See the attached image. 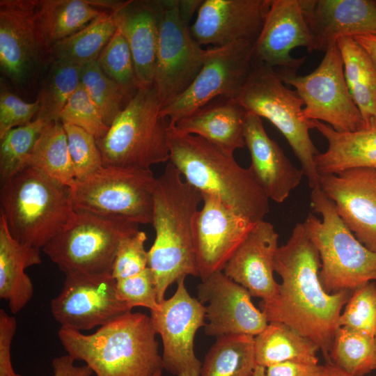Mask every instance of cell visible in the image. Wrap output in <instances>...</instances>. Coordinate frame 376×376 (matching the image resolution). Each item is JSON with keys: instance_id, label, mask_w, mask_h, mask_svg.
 I'll list each match as a JSON object with an SVG mask.
<instances>
[{"instance_id": "1", "label": "cell", "mask_w": 376, "mask_h": 376, "mask_svg": "<svg viewBox=\"0 0 376 376\" xmlns=\"http://www.w3.org/2000/svg\"><path fill=\"white\" fill-rule=\"evenodd\" d=\"M320 268L319 253L304 224L297 223L275 254L274 272L281 279L278 293L260 306L268 322L285 323L314 341L327 363L341 311L352 291L327 293L320 280Z\"/></svg>"}, {"instance_id": "2", "label": "cell", "mask_w": 376, "mask_h": 376, "mask_svg": "<svg viewBox=\"0 0 376 376\" xmlns=\"http://www.w3.org/2000/svg\"><path fill=\"white\" fill-rule=\"evenodd\" d=\"M201 202V193L169 162L157 180L151 224L155 239L148 251L159 303L173 283L187 276H198L193 223Z\"/></svg>"}, {"instance_id": "3", "label": "cell", "mask_w": 376, "mask_h": 376, "mask_svg": "<svg viewBox=\"0 0 376 376\" xmlns=\"http://www.w3.org/2000/svg\"><path fill=\"white\" fill-rule=\"evenodd\" d=\"M169 141L170 163L187 182L254 223L264 220L269 211V198L249 169L239 165L233 154L178 131L171 122Z\"/></svg>"}, {"instance_id": "4", "label": "cell", "mask_w": 376, "mask_h": 376, "mask_svg": "<svg viewBox=\"0 0 376 376\" xmlns=\"http://www.w3.org/2000/svg\"><path fill=\"white\" fill-rule=\"evenodd\" d=\"M150 316L124 314L91 334L61 327L58 339L97 376H155L163 369Z\"/></svg>"}, {"instance_id": "5", "label": "cell", "mask_w": 376, "mask_h": 376, "mask_svg": "<svg viewBox=\"0 0 376 376\" xmlns=\"http://www.w3.org/2000/svg\"><path fill=\"white\" fill-rule=\"evenodd\" d=\"M0 213L19 243L42 249L72 220L71 189L27 167L1 183Z\"/></svg>"}, {"instance_id": "6", "label": "cell", "mask_w": 376, "mask_h": 376, "mask_svg": "<svg viewBox=\"0 0 376 376\" xmlns=\"http://www.w3.org/2000/svg\"><path fill=\"white\" fill-rule=\"evenodd\" d=\"M311 204L322 219L309 214L304 224L321 262L320 280L327 293L353 291L376 281V252L361 243L320 188L312 189Z\"/></svg>"}, {"instance_id": "7", "label": "cell", "mask_w": 376, "mask_h": 376, "mask_svg": "<svg viewBox=\"0 0 376 376\" xmlns=\"http://www.w3.org/2000/svg\"><path fill=\"white\" fill-rule=\"evenodd\" d=\"M154 86L136 93L97 143L105 166L150 169L169 160V120L162 116Z\"/></svg>"}, {"instance_id": "8", "label": "cell", "mask_w": 376, "mask_h": 376, "mask_svg": "<svg viewBox=\"0 0 376 376\" xmlns=\"http://www.w3.org/2000/svg\"><path fill=\"white\" fill-rule=\"evenodd\" d=\"M248 113L269 120L283 134L300 162L309 187L320 188L315 157L319 151L309 130L313 121L304 113V101L296 91L286 87L279 73L253 58L247 79L236 97Z\"/></svg>"}, {"instance_id": "9", "label": "cell", "mask_w": 376, "mask_h": 376, "mask_svg": "<svg viewBox=\"0 0 376 376\" xmlns=\"http://www.w3.org/2000/svg\"><path fill=\"white\" fill-rule=\"evenodd\" d=\"M139 225L124 218L75 210L70 223L42 250L65 276L111 274L121 241L138 232Z\"/></svg>"}, {"instance_id": "10", "label": "cell", "mask_w": 376, "mask_h": 376, "mask_svg": "<svg viewBox=\"0 0 376 376\" xmlns=\"http://www.w3.org/2000/svg\"><path fill=\"white\" fill-rule=\"evenodd\" d=\"M157 178L150 169L103 166L70 187L76 211L152 224Z\"/></svg>"}, {"instance_id": "11", "label": "cell", "mask_w": 376, "mask_h": 376, "mask_svg": "<svg viewBox=\"0 0 376 376\" xmlns=\"http://www.w3.org/2000/svg\"><path fill=\"white\" fill-rule=\"evenodd\" d=\"M304 101V113L310 120L324 122L338 132L366 127L346 84L343 59L337 43L331 45L318 68L308 75L279 73Z\"/></svg>"}, {"instance_id": "12", "label": "cell", "mask_w": 376, "mask_h": 376, "mask_svg": "<svg viewBox=\"0 0 376 376\" xmlns=\"http://www.w3.org/2000/svg\"><path fill=\"white\" fill-rule=\"evenodd\" d=\"M252 42L208 48L206 60L188 88L160 109L171 123L189 116L218 97L235 98L251 70Z\"/></svg>"}, {"instance_id": "13", "label": "cell", "mask_w": 376, "mask_h": 376, "mask_svg": "<svg viewBox=\"0 0 376 376\" xmlns=\"http://www.w3.org/2000/svg\"><path fill=\"white\" fill-rule=\"evenodd\" d=\"M162 19L153 85L161 108L185 92L202 68L208 53L192 37L178 0L160 1Z\"/></svg>"}, {"instance_id": "14", "label": "cell", "mask_w": 376, "mask_h": 376, "mask_svg": "<svg viewBox=\"0 0 376 376\" xmlns=\"http://www.w3.org/2000/svg\"><path fill=\"white\" fill-rule=\"evenodd\" d=\"M177 281L173 295L150 311L153 327L162 341L163 369L174 376H201L202 363L194 352L197 331L206 324L205 308Z\"/></svg>"}, {"instance_id": "15", "label": "cell", "mask_w": 376, "mask_h": 376, "mask_svg": "<svg viewBox=\"0 0 376 376\" xmlns=\"http://www.w3.org/2000/svg\"><path fill=\"white\" fill-rule=\"evenodd\" d=\"M111 274L65 276L60 293L51 301L53 318L76 331L103 326L132 311L118 297Z\"/></svg>"}, {"instance_id": "16", "label": "cell", "mask_w": 376, "mask_h": 376, "mask_svg": "<svg viewBox=\"0 0 376 376\" xmlns=\"http://www.w3.org/2000/svg\"><path fill=\"white\" fill-rule=\"evenodd\" d=\"M202 194L193 223V244L201 281L223 271L256 223L237 214L217 197Z\"/></svg>"}, {"instance_id": "17", "label": "cell", "mask_w": 376, "mask_h": 376, "mask_svg": "<svg viewBox=\"0 0 376 376\" xmlns=\"http://www.w3.org/2000/svg\"><path fill=\"white\" fill-rule=\"evenodd\" d=\"M197 295L205 308V332L208 336L218 338L243 334L254 337L268 324L263 311L253 304L249 292L223 271L201 281Z\"/></svg>"}, {"instance_id": "18", "label": "cell", "mask_w": 376, "mask_h": 376, "mask_svg": "<svg viewBox=\"0 0 376 376\" xmlns=\"http://www.w3.org/2000/svg\"><path fill=\"white\" fill-rule=\"evenodd\" d=\"M37 0L0 1V66L14 84L22 86L48 61L35 22Z\"/></svg>"}, {"instance_id": "19", "label": "cell", "mask_w": 376, "mask_h": 376, "mask_svg": "<svg viewBox=\"0 0 376 376\" xmlns=\"http://www.w3.org/2000/svg\"><path fill=\"white\" fill-rule=\"evenodd\" d=\"M320 188L357 239L376 252V169L320 175Z\"/></svg>"}, {"instance_id": "20", "label": "cell", "mask_w": 376, "mask_h": 376, "mask_svg": "<svg viewBox=\"0 0 376 376\" xmlns=\"http://www.w3.org/2000/svg\"><path fill=\"white\" fill-rule=\"evenodd\" d=\"M298 47H306L308 52L315 51L301 0H271L253 44V58L272 68L283 67L295 74L306 60L305 56L290 55L292 49Z\"/></svg>"}, {"instance_id": "21", "label": "cell", "mask_w": 376, "mask_h": 376, "mask_svg": "<svg viewBox=\"0 0 376 376\" xmlns=\"http://www.w3.org/2000/svg\"><path fill=\"white\" fill-rule=\"evenodd\" d=\"M271 0H205L190 26L201 45L222 47L239 41L255 42Z\"/></svg>"}, {"instance_id": "22", "label": "cell", "mask_w": 376, "mask_h": 376, "mask_svg": "<svg viewBox=\"0 0 376 376\" xmlns=\"http://www.w3.org/2000/svg\"><path fill=\"white\" fill-rule=\"evenodd\" d=\"M279 235L265 220L256 222L225 265L223 272L245 288L252 297L268 301L278 293L274 276Z\"/></svg>"}, {"instance_id": "23", "label": "cell", "mask_w": 376, "mask_h": 376, "mask_svg": "<svg viewBox=\"0 0 376 376\" xmlns=\"http://www.w3.org/2000/svg\"><path fill=\"white\" fill-rule=\"evenodd\" d=\"M315 51L339 38L376 35V0H301Z\"/></svg>"}, {"instance_id": "24", "label": "cell", "mask_w": 376, "mask_h": 376, "mask_svg": "<svg viewBox=\"0 0 376 376\" xmlns=\"http://www.w3.org/2000/svg\"><path fill=\"white\" fill-rule=\"evenodd\" d=\"M244 136L251 156L249 170L267 198L281 203L301 183V169L295 166L267 134L262 119L247 112Z\"/></svg>"}, {"instance_id": "25", "label": "cell", "mask_w": 376, "mask_h": 376, "mask_svg": "<svg viewBox=\"0 0 376 376\" xmlns=\"http://www.w3.org/2000/svg\"><path fill=\"white\" fill-rule=\"evenodd\" d=\"M131 51L139 87L153 85L162 19L160 1H125L116 10Z\"/></svg>"}, {"instance_id": "26", "label": "cell", "mask_w": 376, "mask_h": 376, "mask_svg": "<svg viewBox=\"0 0 376 376\" xmlns=\"http://www.w3.org/2000/svg\"><path fill=\"white\" fill-rule=\"evenodd\" d=\"M247 111L235 98L218 97L173 123L185 134L200 136L233 154L245 146L244 131Z\"/></svg>"}, {"instance_id": "27", "label": "cell", "mask_w": 376, "mask_h": 376, "mask_svg": "<svg viewBox=\"0 0 376 376\" xmlns=\"http://www.w3.org/2000/svg\"><path fill=\"white\" fill-rule=\"evenodd\" d=\"M313 128L325 138L327 148L315 157L320 175L336 174L354 168L376 169V125L354 132H338L312 120Z\"/></svg>"}, {"instance_id": "28", "label": "cell", "mask_w": 376, "mask_h": 376, "mask_svg": "<svg viewBox=\"0 0 376 376\" xmlns=\"http://www.w3.org/2000/svg\"><path fill=\"white\" fill-rule=\"evenodd\" d=\"M40 249L24 245L11 235L0 213V298L13 314L19 313L33 295V286L25 269L40 264Z\"/></svg>"}, {"instance_id": "29", "label": "cell", "mask_w": 376, "mask_h": 376, "mask_svg": "<svg viewBox=\"0 0 376 376\" xmlns=\"http://www.w3.org/2000/svg\"><path fill=\"white\" fill-rule=\"evenodd\" d=\"M108 12L93 0H37L35 22L47 60L55 44Z\"/></svg>"}, {"instance_id": "30", "label": "cell", "mask_w": 376, "mask_h": 376, "mask_svg": "<svg viewBox=\"0 0 376 376\" xmlns=\"http://www.w3.org/2000/svg\"><path fill=\"white\" fill-rule=\"evenodd\" d=\"M344 75L350 96L366 127L376 125V65L368 53L352 38L337 40Z\"/></svg>"}, {"instance_id": "31", "label": "cell", "mask_w": 376, "mask_h": 376, "mask_svg": "<svg viewBox=\"0 0 376 376\" xmlns=\"http://www.w3.org/2000/svg\"><path fill=\"white\" fill-rule=\"evenodd\" d=\"M319 350L314 341L280 322H269L254 336L256 365L265 368L285 361L318 363Z\"/></svg>"}, {"instance_id": "32", "label": "cell", "mask_w": 376, "mask_h": 376, "mask_svg": "<svg viewBox=\"0 0 376 376\" xmlns=\"http://www.w3.org/2000/svg\"><path fill=\"white\" fill-rule=\"evenodd\" d=\"M54 180L71 187L76 175L63 123L54 121L39 136L27 163Z\"/></svg>"}, {"instance_id": "33", "label": "cell", "mask_w": 376, "mask_h": 376, "mask_svg": "<svg viewBox=\"0 0 376 376\" xmlns=\"http://www.w3.org/2000/svg\"><path fill=\"white\" fill-rule=\"evenodd\" d=\"M116 10L98 17L84 28L55 44L49 58L83 65L97 61L118 30Z\"/></svg>"}, {"instance_id": "34", "label": "cell", "mask_w": 376, "mask_h": 376, "mask_svg": "<svg viewBox=\"0 0 376 376\" xmlns=\"http://www.w3.org/2000/svg\"><path fill=\"white\" fill-rule=\"evenodd\" d=\"M254 337H218L202 363L201 376H252L256 367Z\"/></svg>"}, {"instance_id": "35", "label": "cell", "mask_w": 376, "mask_h": 376, "mask_svg": "<svg viewBox=\"0 0 376 376\" xmlns=\"http://www.w3.org/2000/svg\"><path fill=\"white\" fill-rule=\"evenodd\" d=\"M329 357V362L350 375L364 376L376 369L374 337L340 327L335 333Z\"/></svg>"}, {"instance_id": "36", "label": "cell", "mask_w": 376, "mask_h": 376, "mask_svg": "<svg viewBox=\"0 0 376 376\" xmlns=\"http://www.w3.org/2000/svg\"><path fill=\"white\" fill-rule=\"evenodd\" d=\"M80 72L81 65L52 62L37 98L40 105L37 118L49 123L59 120L61 112L81 84Z\"/></svg>"}, {"instance_id": "37", "label": "cell", "mask_w": 376, "mask_h": 376, "mask_svg": "<svg viewBox=\"0 0 376 376\" xmlns=\"http://www.w3.org/2000/svg\"><path fill=\"white\" fill-rule=\"evenodd\" d=\"M49 124L36 117L25 125L9 130L0 138L1 183L26 168L39 136Z\"/></svg>"}, {"instance_id": "38", "label": "cell", "mask_w": 376, "mask_h": 376, "mask_svg": "<svg viewBox=\"0 0 376 376\" xmlns=\"http://www.w3.org/2000/svg\"><path fill=\"white\" fill-rule=\"evenodd\" d=\"M80 81L110 127L124 108L123 102L127 99L125 93L104 72L97 60L81 65Z\"/></svg>"}, {"instance_id": "39", "label": "cell", "mask_w": 376, "mask_h": 376, "mask_svg": "<svg viewBox=\"0 0 376 376\" xmlns=\"http://www.w3.org/2000/svg\"><path fill=\"white\" fill-rule=\"evenodd\" d=\"M97 61L104 72L122 88L129 100L139 86L131 51L118 29L102 50Z\"/></svg>"}, {"instance_id": "40", "label": "cell", "mask_w": 376, "mask_h": 376, "mask_svg": "<svg viewBox=\"0 0 376 376\" xmlns=\"http://www.w3.org/2000/svg\"><path fill=\"white\" fill-rule=\"evenodd\" d=\"M338 319L344 327L373 337L376 334V284L368 282L352 292Z\"/></svg>"}, {"instance_id": "41", "label": "cell", "mask_w": 376, "mask_h": 376, "mask_svg": "<svg viewBox=\"0 0 376 376\" xmlns=\"http://www.w3.org/2000/svg\"><path fill=\"white\" fill-rule=\"evenodd\" d=\"M59 120L84 130L96 139L104 136L109 129L99 109L81 84L61 112Z\"/></svg>"}, {"instance_id": "42", "label": "cell", "mask_w": 376, "mask_h": 376, "mask_svg": "<svg viewBox=\"0 0 376 376\" xmlns=\"http://www.w3.org/2000/svg\"><path fill=\"white\" fill-rule=\"evenodd\" d=\"M77 180H81L100 169L103 166L97 139L84 130L63 123Z\"/></svg>"}, {"instance_id": "43", "label": "cell", "mask_w": 376, "mask_h": 376, "mask_svg": "<svg viewBox=\"0 0 376 376\" xmlns=\"http://www.w3.org/2000/svg\"><path fill=\"white\" fill-rule=\"evenodd\" d=\"M146 240V234L139 230L121 241L111 271L116 281L136 275L148 267V251L145 249Z\"/></svg>"}, {"instance_id": "44", "label": "cell", "mask_w": 376, "mask_h": 376, "mask_svg": "<svg viewBox=\"0 0 376 376\" xmlns=\"http://www.w3.org/2000/svg\"><path fill=\"white\" fill-rule=\"evenodd\" d=\"M118 298L130 309L136 306L156 311L159 306L154 276L149 267L131 277L117 280Z\"/></svg>"}, {"instance_id": "45", "label": "cell", "mask_w": 376, "mask_h": 376, "mask_svg": "<svg viewBox=\"0 0 376 376\" xmlns=\"http://www.w3.org/2000/svg\"><path fill=\"white\" fill-rule=\"evenodd\" d=\"M39 102H27L8 91L2 80L0 87V138L9 130L31 123L39 111Z\"/></svg>"}, {"instance_id": "46", "label": "cell", "mask_w": 376, "mask_h": 376, "mask_svg": "<svg viewBox=\"0 0 376 376\" xmlns=\"http://www.w3.org/2000/svg\"><path fill=\"white\" fill-rule=\"evenodd\" d=\"M17 329V321L3 309H0V376H22L11 362L10 347Z\"/></svg>"}, {"instance_id": "47", "label": "cell", "mask_w": 376, "mask_h": 376, "mask_svg": "<svg viewBox=\"0 0 376 376\" xmlns=\"http://www.w3.org/2000/svg\"><path fill=\"white\" fill-rule=\"evenodd\" d=\"M326 366L318 363L285 361L265 368V376H326Z\"/></svg>"}, {"instance_id": "48", "label": "cell", "mask_w": 376, "mask_h": 376, "mask_svg": "<svg viewBox=\"0 0 376 376\" xmlns=\"http://www.w3.org/2000/svg\"><path fill=\"white\" fill-rule=\"evenodd\" d=\"M75 361L68 354L55 357L52 362L54 376H91L93 374L87 365L75 366Z\"/></svg>"}, {"instance_id": "49", "label": "cell", "mask_w": 376, "mask_h": 376, "mask_svg": "<svg viewBox=\"0 0 376 376\" xmlns=\"http://www.w3.org/2000/svg\"><path fill=\"white\" fill-rule=\"evenodd\" d=\"M353 38L368 53L376 65V35H361Z\"/></svg>"}, {"instance_id": "50", "label": "cell", "mask_w": 376, "mask_h": 376, "mask_svg": "<svg viewBox=\"0 0 376 376\" xmlns=\"http://www.w3.org/2000/svg\"><path fill=\"white\" fill-rule=\"evenodd\" d=\"M203 1L182 0L179 1V8L183 19L189 23L196 10H198Z\"/></svg>"}, {"instance_id": "51", "label": "cell", "mask_w": 376, "mask_h": 376, "mask_svg": "<svg viewBox=\"0 0 376 376\" xmlns=\"http://www.w3.org/2000/svg\"><path fill=\"white\" fill-rule=\"evenodd\" d=\"M325 366L327 368L326 376H351L331 362L326 363Z\"/></svg>"}, {"instance_id": "52", "label": "cell", "mask_w": 376, "mask_h": 376, "mask_svg": "<svg viewBox=\"0 0 376 376\" xmlns=\"http://www.w3.org/2000/svg\"><path fill=\"white\" fill-rule=\"evenodd\" d=\"M252 376H265V368L256 366Z\"/></svg>"}, {"instance_id": "53", "label": "cell", "mask_w": 376, "mask_h": 376, "mask_svg": "<svg viewBox=\"0 0 376 376\" xmlns=\"http://www.w3.org/2000/svg\"><path fill=\"white\" fill-rule=\"evenodd\" d=\"M155 376H162V372L157 373Z\"/></svg>"}, {"instance_id": "54", "label": "cell", "mask_w": 376, "mask_h": 376, "mask_svg": "<svg viewBox=\"0 0 376 376\" xmlns=\"http://www.w3.org/2000/svg\"><path fill=\"white\" fill-rule=\"evenodd\" d=\"M374 340H375V350H376V334L374 336Z\"/></svg>"}]
</instances>
